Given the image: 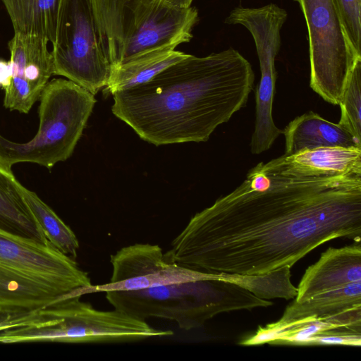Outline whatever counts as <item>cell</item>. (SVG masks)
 Wrapping results in <instances>:
<instances>
[{"mask_svg":"<svg viewBox=\"0 0 361 361\" xmlns=\"http://www.w3.org/2000/svg\"><path fill=\"white\" fill-rule=\"evenodd\" d=\"M338 238L361 241V171L327 173L283 154L195 214L164 255L197 271L262 275Z\"/></svg>","mask_w":361,"mask_h":361,"instance_id":"6da1fadb","label":"cell"},{"mask_svg":"<svg viewBox=\"0 0 361 361\" xmlns=\"http://www.w3.org/2000/svg\"><path fill=\"white\" fill-rule=\"evenodd\" d=\"M254 81L250 62L232 47L188 54L149 81L115 92L111 111L157 146L205 142L245 106Z\"/></svg>","mask_w":361,"mask_h":361,"instance_id":"7a4b0ae2","label":"cell"},{"mask_svg":"<svg viewBox=\"0 0 361 361\" xmlns=\"http://www.w3.org/2000/svg\"><path fill=\"white\" fill-rule=\"evenodd\" d=\"M104 54L111 67L146 53L188 42L198 21L195 8L166 0H92Z\"/></svg>","mask_w":361,"mask_h":361,"instance_id":"3957f363","label":"cell"},{"mask_svg":"<svg viewBox=\"0 0 361 361\" xmlns=\"http://www.w3.org/2000/svg\"><path fill=\"white\" fill-rule=\"evenodd\" d=\"M105 293L106 300L116 310L142 320H171L185 331L200 328L222 312L250 310L273 304L241 287L221 281L184 282Z\"/></svg>","mask_w":361,"mask_h":361,"instance_id":"277c9868","label":"cell"},{"mask_svg":"<svg viewBox=\"0 0 361 361\" xmlns=\"http://www.w3.org/2000/svg\"><path fill=\"white\" fill-rule=\"evenodd\" d=\"M39 101V126L31 140L18 143L0 135V163L7 168L30 162L51 169L66 161L72 154L96 103L94 94L62 78L49 82Z\"/></svg>","mask_w":361,"mask_h":361,"instance_id":"5b68a950","label":"cell"},{"mask_svg":"<svg viewBox=\"0 0 361 361\" xmlns=\"http://www.w3.org/2000/svg\"><path fill=\"white\" fill-rule=\"evenodd\" d=\"M80 297L69 293L47 305L36 321L11 329L10 339L13 343H123L173 334L116 309L97 310Z\"/></svg>","mask_w":361,"mask_h":361,"instance_id":"8992f818","label":"cell"},{"mask_svg":"<svg viewBox=\"0 0 361 361\" xmlns=\"http://www.w3.org/2000/svg\"><path fill=\"white\" fill-rule=\"evenodd\" d=\"M52 46L54 75L94 95L106 86L111 66L101 45L92 0H61Z\"/></svg>","mask_w":361,"mask_h":361,"instance_id":"52a82bcc","label":"cell"},{"mask_svg":"<svg viewBox=\"0 0 361 361\" xmlns=\"http://www.w3.org/2000/svg\"><path fill=\"white\" fill-rule=\"evenodd\" d=\"M306 21L310 87L326 102L338 105L361 54L350 46L333 0H294Z\"/></svg>","mask_w":361,"mask_h":361,"instance_id":"ba28073f","label":"cell"},{"mask_svg":"<svg viewBox=\"0 0 361 361\" xmlns=\"http://www.w3.org/2000/svg\"><path fill=\"white\" fill-rule=\"evenodd\" d=\"M113 270L109 283L75 290L73 295L111 290H137L170 284L219 281L220 273L195 271L165 258L157 245L135 243L123 247L110 257Z\"/></svg>","mask_w":361,"mask_h":361,"instance_id":"9c48e42d","label":"cell"},{"mask_svg":"<svg viewBox=\"0 0 361 361\" xmlns=\"http://www.w3.org/2000/svg\"><path fill=\"white\" fill-rule=\"evenodd\" d=\"M0 266L50 284L65 293L92 285L88 273L75 259L51 244L0 230Z\"/></svg>","mask_w":361,"mask_h":361,"instance_id":"30bf717a","label":"cell"},{"mask_svg":"<svg viewBox=\"0 0 361 361\" xmlns=\"http://www.w3.org/2000/svg\"><path fill=\"white\" fill-rule=\"evenodd\" d=\"M48 42L40 36L17 33L8 42L11 78L8 87L4 90L6 108L27 114L39 99L54 75Z\"/></svg>","mask_w":361,"mask_h":361,"instance_id":"8fae6325","label":"cell"},{"mask_svg":"<svg viewBox=\"0 0 361 361\" xmlns=\"http://www.w3.org/2000/svg\"><path fill=\"white\" fill-rule=\"evenodd\" d=\"M261 71L260 81L255 92L256 118L250 150L254 154L268 150L283 133L272 118V104L277 73L275 59L281 46L280 39L270 33L254 38Z\"/></svg>","mask_w":361,"mask_h":361,"instance_id":"7c38bea8","label":"cell"},{"mask_svg":"<svg viewBox=\"0 0 361 361\" xmlns=\"http://www.w3.org/2000/svg\"><path fill=\"white\" fill-rule=\"evenodd\" d=\"M361 281V243L329 247L305 271L298 288L296 302L347 283Z\"/></svg>","mask_w":361,"mask_h":361,"instance_id":"4fadbf2b","label":"cell"},{"mask_svg":"<svg viewBox=\"0 0 361 361\" xmlns=\"http://www.w3.org/2000/svg\"><path fill=\"white\" fill-rule=\"evenodd\" d=\"M307 317L336 320L361 329V281L321 293L300 302L293 300L279 322L286 324Z\"/></svg>","mask_w":361,"mask_h":361,"instance_id":"5bb4252c","label":"cell"},{"mask_svg":"<svg viewBox=\"0 0 361 361\" xmlns=\"http://www.w3.org/2000/svg\"><path fill=\"white\" fill-rule=\"evenodd\" d=\"M287 156L321 147L361 148V140L338 123L310 111L290 121L282 133Z\"/></svg>","mask_w":361,"mask_h":361,"instance_id":"9a60e30c","label":"cell"},{"mask_svg":"<svg viewBox=\"0 0 361 361\" xmlns=\"http://www.w3.org/2000/svg\"><path fill=\"white\" fill-rule=\"evenodd\" d=\"M68 294L43 281L0 266V312L37 311Z\"/></svg>","mask_w":361,"mask_h":361,"instance_id":"2e32d148","label":"cell"},{"mask_svg":"<svg viewBox=\"0 0 361 361\" xmlns=\"http://www.w3.org/2000/svg\"><path fill=\"white\" fill-rule=\"evenodd\" d=\"M22 188L11 169L0 163V230L49 245L25 200Z\"/></svg>","mask_w":361,"mask_h":361,"instance_id":"e0dca14e","label":"cell"},{"mask_svg":"<svg viewBox=\"0 0 361 361\" xmlns=\"http://www.w3.org/2000/svg\"><path fill=\"white\" fill-rule=\"evenodd\" d=\"M188 56L175 49H159L111 67L108 83L103 90L104 94L113 95L118 91L145 83Z\"/></svg>","mask_w":361,"mask_h":361,"instance_id":"ac0fdd59","label":"cell"},{"mask_svg":"<svg viewBox=\"0 0 361 361\" xmlns=\"http://www.w3.org/2000/svg\"><path fill=\"white\" fill-rule=\"evenodd\" d=\"M14 33L37 35L54 42L61 0H1Z\"/></svg>","mask_w":361,"mask_h":361,"instance_id":"d6986e66","label":"cell"},{"mask_svg":"<svg viewBox=\"0 0 361 361\" xmlns=\"http://www.w3.org/2000/svg\"><path fill=\"white\" fill-rule=\"evenodd\" d=\"M22 190L33 217L50 244L64 255L75 259L80 245L71 228L35 192L24 186Z\"/></svg>","mask_w":361,"mask_h":361,"instance_id":"ffe728a7","label":"cell"},{"mask_svg":"<svg viewBox=\"0 0 361 361\" xmlns=\"http://www.w3.org/2000/svg\"><path fill=\"white\" fill-rule=\"evenodd\" d=\"M288 157L295 164L331 174L361 171V148L321 147Z\"/></svg>","mask_w":361,"mask_h":361,"instance_id":"44dd1931","label":"cell"},{"mask_svg":"<svg viewBox=\"0 0 361 361\" xmlns=\"http://www.w3.org/2000/svg\"><path fill=\"white\" fill-rule=\"evenodd\" d=\"M361 60L357 61L339 103L341 114L338 124L361 140Z\"/></svg>","mask_w":361,"mask_h":361,"instance_id":"7402d4cb","label":"cell"},{"mask_svg":"<svg viewBox=\"0 0 361 361\" xmlns=\"http://www.w3.org/2000/svg\"><path fill=\"white\" fill-rule=\"evenodd\" d=\"M352 48L361 54V0H333Z\"/></svg>","mask_w":361,"mask_h":361,"instance_id":"603a6c76","label":"cell"},{"mask_svg":"<svg viewBox=\"0 0 361 361\" xmlns=\"http://www.w3.org/2000/svg\"><path fill=\"white\" fill-rule=\"evenodd\" d=\"M361 333L350 331H332L311 338L308 345H343L360 346Z\"/></svg>","mask_w":361,"mask_h":361,"instance_id":"cb8c5ba5","label":"cell"},{"mask_svg":"<svg viewBox=\"0 0 361 361\" xmlns=\"http://www.w3.org/2000/svg\"><path fill=\"white\" fill-rule=\"evenodd\" d=\"M39 310L21 314L0 312V331L32 323L37 319Z\"/></svg>","mask_w":361,"mask_h":361,"instance_id":"d4e9b609","label":"cell"},{"mask_svg":"<svg viewBox=\"0 0 361 361\" xmlns=\"http://www.w3.org/2000/svg\"><path fill=\"white\" fill-rule=\"evenodd\" d=\"M11 67L10 61L0 59V87L5 90L10 84Z\"/></svg>","mask_w":361,"mask_h":361,"instance_id":"484cf974","label":"cell"},{"mask_svg":"<svg viewBox=\"0 0 361 361\" xmlns=\"http://www.w3.org/2000/svg\"><path fill=\"white\" fill-rule=\"evenodd\" d=\"M171 4L183 8L190 7L193 0H166Z\"/></svg>","mask_w":361,"mask_h":361,"instance_id":"4316f807","label":"cell"}]
</instances>
